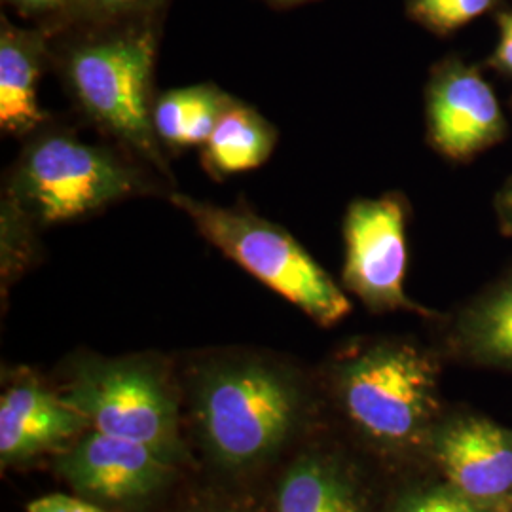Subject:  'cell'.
Wrapping results in <instances>:
<instances>
[{
	"label": "cell",
	"mask_w": 512,
	"mask_h": 512,
	"mask_svg": "<svg viewBox=\"0 0 512 512\" xmlns=\"http://www.w3.org/2000/svg\"><path fill=\"white\" fill-rule=\"evenodd\" d=\"M442 359L416 340L376 336L349 342L327 365L330 401L355 450L389 478L425 469L427 440L448 406Z\"/></svg>",
	"instance_id": "1"
},
{
	"label": "cell",
	"mask_w": 512,
	"mask_h": 512,
	"mask_svg": "<svg viewBox=\"0 0 512 512\" xmlns=\"http://www.w3.org/2000/svg\"><path fill=\"white\" fill-rule=\"evenodd\" d=\"M54 38L52 65L78 110L118 147L173 181L152 124L158 18L69 29Z\"/></svg>",
	"instance_id": "2"
},
{
	"label": "cell",
	"mask_w": 512,
	"mask_h": 512,
	"mask_svg": "<svg viewBox=\"0 0 512 512\" xmlns=\"http://www.w3.org/2000/svg\"><path fill=\"white\" fill-rule=\"evenodd\" d=\"M192 389L203 446L228 471L274 458L310 414L311 393L302 374L251 351L205 357L194 370Z\"/></svg>",
	"instance_id": "3"
},
{
	"label": "cell",
	"mask_w": 512,
	"mask_h": 512,
	"mask_svg": "<svg viewBox=\"0 0 512 512\" xmlns=\"http://www.w3.org/2000/svg\"><path fill=\"white\" fill-rule=\"evenodd\" d=\"M158 190L124 148L92 145L67 129L42 128L8 173L4 200L38 230L88 219L109 205Z\"/></svg>",
	"instance_id": "4"
},
{
	"label": "cell",
	"mask_w": 512,
	"mask_h": 512,
	"mask_svg": "<svg viewBox=\"0 0 512 512\" xmlns=\"http://www.w3.org/2000/svg\"><path fill=\"white\" fill-rule=\"evenodd\" d=\"M169 202L183 211L202 238L222 255L300 308L317 325L332 327L348 317L351 302L346 293L283 226L243 205L224 207L177 190L169 192Z\"/></svg>",
	"instance_id": "5"
},
{
	"label": "cell",
	"mask_w": 512,
	"mask_h": 512,
	"mask_svg": "<svg viewBox=\"0 0 512 512\" xmlns=\"http://www.w3.org/2000/svg\"><path fill=\"white\" fill-rule=\"evenodd\" d=\"M63 397L93 431L147 444L173 463L181 456L175 384L158 357H82Z\"/></svg>",
	"instance_id": "6"
},
{
	"label": "cell",
	"mask_w": 512,
	"mask_h": 512,
	"mask_svg": "<svg viewBox=\"0 0 512 512\" xmlns=\"http://www.w3.org/2000/svg\"><path fill=\"white\" fill-rule=\"evenodd\" d=\"M406 202L399 194L355 200L344 219V287L374 313H433L406 294Z\"/></svg>",
	"instance_id": "7"
},
{
	"label": "cell",
	"mask_w": 512,
	"mask_h": 512,
	"mask_svg": "<svg viewBox=\"0 0 512 512\" xmlns=\"http://www.w3.org/2000/svg\"><path fill=\"white\" fill-rule=\"evenodd\" d=\"M423 467L476 503L511 512L512 429L471 406H446L427 440Z\"/></svg>",
	"instance_id": "8"
},
{
	"label": "cell",
	"mask_w": 512,
	"mask_h": 512,
	"mask_svg": "<svg viewBox=\"0 0 512 512\" xmlns=\"http://www.w3.org/2000/svg\"><path fill=\"white\" fill-rule=\"evenodd\" d=\"M505 118L492 86L476 67L448 57L427 86V133L442 156L463 162L499 143Z\"/></svg>",
	"instance_id": "9"
},
{
	"label": "cell",
	"mask_w": 512,
	"mask_h": 512,
	"mask_svg": "<svg viewBox=\"0 0 512 512\" xmlns=\"http://www.w3.org/2000/svg\"><path fill=\"white\" fill-rule=\"evenodd\" d=\"M175 463L135 440L92 431L57 459V471L80 495L109 505H135L162 492Z\"/></svg>",
	"instance_id": "10"
},
{
	"label": "cell",
	"mask_w": 512,
	"mask_h": 512,
	"mask_svg": "<svg viewBox=\"0 0 512 512\" xmlns=\"http://www.w3.org/2000/svg\"><path fill=\"white\" fill-rule=\"evenodd\" d=\"M380 469L344 446H317L300 454L281 476L275 512H380Z\"/></svg>",
	"instance_id": "11"
},
{
	"label": "cell",
	"mask_w": 512,
	"mask_h": 512,
	"mask_svg": "<svg viewBox=\"0 0 512 512\" xmlns=\"http://www.w3.org/2000/svg\"><path fill=\"white\" fill-rule=\"evenodd\" d=\"M88 421L69 401L31 376H19L0 399V458L14 465L78 437Z\"/></svg>",
	"instance_id": "12"
},
{
	"label": "cell",
	"mask_w": 512,
	"mask_h": 512,
	"mask_svg": "<svg viewBox=\"0 0 512 512\" xmlns=\"http://www.w3.org/2000/svg\"><path fill=\"white\" fill-rule=\"evenodd\" d=\"M54 33L44 27H19L0 18V128L12 137H31L50 116L40 107L38 82L52 65Z\"/></svg>",
	"instance_id": "13"
},
{
	"label": "cell",
	"mask_w": 512,
	"mask_h": 512,
	"mask_svg": "<svg viewBox=\"0 0 512 512\" xmlns=\"http://www.w3.org/2000/svg\"><path fill=\"white\" fill-rule=\"evenodd\" d=\"M439 351L461 365L512 374V272L446 319Z\"/></svg>",
	"instance_id": "14"
},
{
	"label": "cell",
	"mask_w": 512,
	"mask_h": 512,
	"mask_svg": "<svg viewBox=\"0 0 512 512\" xmlns=\"http://www.w3.org/2000/svg\"><path fill=\"white\" fill-rule=\"evenodd\" d=\"M277 129L258 110L230 97L202 147L203 169L226 179L266 164L277 145Z\"/></svg>",
	"instance_id": "15"
},
{
	"label": "cell",
	"mask_w": 512,
	"mask_h": 512,
	"mask_svg": "<svg viewBox=\"0 0 512 512\" xmlns=\"http://www.w3.org/2000/svg\"><path fill=\"white\" fill-rule=\"evenodd\" d=\"M232 95L215 84L169 90L154 99L152 124L164 150L203 147Z\"/></svg>",
	"instance_id": "16"
},
{
	"label": "cell",
	"mask_w": 512,
	"mask_h": 512,
	"mask_svg": "<svg viewBox=\"0 0 512 512\" xmlns=\"http://www.w3.org/2000/svg\"><path fill=\"white\" fill-rule=\"evenodd\" d=\"M380 512H503L465 497L429 469L391 476Z\"/></svg>",
	"instance_id": "17"
},
{
	"label": "cell",
	"mask_w": 512,
	"mask_h": 512,
	"mask_svg": "<svg viewBox=\"0 0 512 512\" xmlns=\"http://www.w3.org/2000/svg\"><path fill=\"white\" fill-rule=\"evenodd\" d=\"M167 0H74L67 14L48 27L54 35L82 29L120 23L129 19L158 18Z\"/></svg>",
	"instance_id": "18"
},
{
	"label": "cell",
	"mask_w": 512,
	"mask_h": 512,
	"mask_svg": "<svg viewBox=\"0 0 512 512\" xmlns=\"http://www.w3.org/2000/svg\"><path fill=\"white\" fill-rule=\"evenodd\" d=\"M501 2L503 0H406V16L437 37H448L492 12Z\"/></svg>",
	"instance_id": "19"
},
{
	"label": "cell",
	"mask_w": 512,
	"mask_h": 512,
	"mask_svg": "<svg viewBox=\"0 0 512 512\" xmlns=\"http://www.w3.org/2000/svg\"><path fill=\"white\" fill-rule=\"evenodd\" d=\"M38 228L18 209L2 198L0 213V249H2V281H14L37 258Z\"/></svg>",
	"instance_id": "20"
},
{
	"label": "cell",
	"mask_w": 512,
	"mask_h": 512,
	"mask_svg": "<svg viewBox=\"0 0 512 512\" xmlns=\"http://www.w3.org/2000/svg\"><path fill=\"white\" fill-rule=\"evenodd\" d=\"M10 8L25 19H33L38 25L54 27L67 14L74 0H6Z\"/></svg>",
	"instance_id": "21"
},
{
	"label": "cell",
	"mask_w": 512,
	"mask_h": 512,
	"mask_svg": "<svg viewBox=\"0 0 512 512\" xmlns=\"http://www.w3.org/2000/svg\"><path fill=\"white\" fill-rule=\"evenodd\" d=\"M27 512H107L88 499L65 494L44 495L29 503Z\"/></svg>",
	"instance_id": "22"
},
{
	"label": "cell",
	"mask_w": 512,
	"mask_h": 512,
	"mask_svg": "<svg viewBox=\"0 0 512 512\" xmlns=\"http://www.w3.org/2000/svg\"><path fill=\"white\" fill-rule=\"evenodd\" d=\"M499 23V44L495 48L492 63L501 73L512 74V12H501Z\"/></svg>",
	"instance_id": "23"
},
{
	"label": "cell",
	"mask_w": 512,
	"mask_h": 512,
	"mask_svg": "<svg viewBox=\"0 0 512 512\" xmlns=\"http://www.w3.org/2000/svg\"><path fill=\"white\" fill-rule=\"evenodd\" d=\"M495 209L503 228L507 232H512V179H509V183L505 184L503 190L499 192L495 200Z\"/></svg>",
	"instance_id": "24"
},
{
	"label": "cell",
	"mask_w": 512,
	"mask_h": 512,
	"mask_svg": "<svg viewBox=\"0 0 512 512\" xmlns=\"http://www.w3.org/2000/svg\"><path fill=\"white\" fill-rule=\"evenodd\" d=\"M264 2H268L272 8L287 10V8H296V6L308 4V2H313V0H264Z\"/></svg>",
	"instance_id": "25"
},
{
	"label": "cell",
	"mask_w": 512,
	"mask_h": 512,
	"mask_svg": "<svg viewBox=\"0 0 512 512\" xmlns=\"http://www.w3.org/2000/svg\"><path fill=\"white\" fill-rule=\"evenodd\" d=\"M192 512H241L232 509V507H202V509H196Z\"/></svg>",
	"instance_id": "26"
},
{
	"label": "cell",
	"mask_w": 512,
	"mask_h": 512,
	"mask_svg": "<svg viewBox=\"0 0 512 512\" xmlns=\"http://www.w3.org/2000/svg\"><path fill=\"white\" fill-rule=\"evenodd\" d=\"M511 512H512V507H511Z\"/></svg>",
	"instance_id": "27"
}]
</instances>
